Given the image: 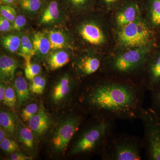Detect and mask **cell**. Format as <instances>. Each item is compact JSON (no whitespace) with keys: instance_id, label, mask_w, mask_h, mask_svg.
<instances>
[{"instance_id":"obj_31","label":"cell","mask_w":160,"mask_h":160,"mask_svg":"<svg viewBox=\"0 0 160 160\" xmlns=\"http://www.w3.org/2000/svg\"><path fill=\"white\" fill-rule=\"evenodd\" d=\"M39 107L35 103H30L21 112L20 116L23 121L29 122V120L37 112Z\"/></svg>"},{"instance_id":"obj_6","label":"cell","mask_w":160,"mask_h":160,"mask_svg":"<svg viewBox=\"0 0 160 160\" xmlns=\"http://www.w3.org/2000/svg\"><path fill=\"white\" fill-rule=\"evenodd\" d=\"M143 150L142 139L113 132L107 139L101 155L104 160H140Z\"/></svg>"},{"instance_id":"obj_14","label":"cell","mask_w":160,"mask_h":160,"mask_svg":"<svg viewBox=\"0 0 160 160\" xmlns=\"http://www.w3.org/2000/svg\"><path fill=\"white\" fill-rule=\"evenodd\" d=\"M76 84L69 74H64L52 86L49 95L51 102L55 104L62 102L68 97Z\"/></svg>"},{"instance_id":"obj_15","label":"cell","mask_w":160,"mask_h":160,"mask_svg":"<svg viewBox=\"0 0 160 160\" xmlns=\"http://www.w3.org/2000/svg\"><path fill=\"white\" fill-rule=\"evenodd\" d=\"M143 16L160 38V0H142Z\"/></svg>"},{"instance_id":"obj_20","label":"cell","mask_w":160,"mask_h":160,"mask_svg":"<svg viewBox=\"0 0 160 160\" xmlns=\"http://www.w3.org/2000/svg\"><path fill=\"white\" fill-rule=\"evenodd\" d=\"M49 40L51 50L72 48V42L64 32L60 29H51L46 33Z\"/></svg>"},{"instance_id":"obj_38","label":"cell","mask_w":160,"mask_h":160,"mask_svg":"<svg viewBox=\"0 0 160 160\" xmlns=\"http://www.w3.org/2000/svg\"><path fill=\"white\" fill-rule=\"evenodd\" d=\"M6 87L3 82L1 83L0 85V101L3 102L6 93Z\"/></svg>"},{"instance_id":"obj_33","label":"cell","mask_w":160,"mask_h":160,"mask_svg":"<svg viewBox=\"0 0 160 160\" xmlns=\"http://www.w3.org/2000/svg\"><path fill=\"white\" fill-rule=\"evenodd\" d=\"M1 15L13 23L17 16L16 12L13 7L10 5L2 4L0 6Z\"/></svg>"},{"instance_id":"obj_29","label":"cell","mask_w":160,"mask_h":160,"mask_svg":"<svg viewBox=\"0 0 160 160\" xmlns=\"http://www.w3.org/2000/svg\"><path fill=\"white\" fill-rule=\"evenodd\" d=\"M2 102L7 107L14 108L17 103V98L14 88L10 86H6V93Z\"/></svg>"},{"instance_id":"obj_16","label":"cell","mask_w":160,"mask_h":160,"mask_svg":"<svg viewBox=\"0 0 160 160\" xmlns=\"http://www.w3.org/2000/svg\"><path fill=\"white\" fill-rule=\"evenodd\" d=\"M65 9L78 17L98 8L96 0H62Z\"/></svg>"},{"instance_id":"obj_18","label":"cell","mask_w":160,"mask_h":160,"mask_svg":"<svg viewBox=\"0 0 160 160\" xmlns=\"http://www.w3.org/2000/svg\"><path fill=\"white\" fill-rule=\"evenodd\" d=\"M46 58V66L49 70L54 71L68 64L71 54L66 49H60L52 51Z\"/></svg>"},{"instance_id":"obj_5","label":"cell","mask_w":160,"mask_h":160,"mask_svg":"<svg viewBox=\"0 0 160 160\" xmlns=\"http://www.w3.org/2000/svg\"><path fill=\"white\" fill-rule=\"evenodd\" d=\"M115 34V48H155L160 42V38L143 16L116 32Z\"/></svg>"},{"instance_id":"obj_4","label":"cell","mask_w":160,"mask_h":160,"mask_svg":"<svg viewBox=\"0 0 160 160\" xmlns=\"http://www.w3.org/2000/svg\"><path fill=\"white\" fill-rule=\"evenodd\" d=\"M96 118L94 123L80 132L72 148V154H89L98 151L102 153L107 139L114 132L116 121Z\"/></svg>"},{"instance_id":"obj_19","label":"cell","mask_w":160,"mask_h":160,"mask_svg":"<svg viewBox=\"0 0 160 160\" xmlns=\"http://www.w3.org/2000/svg\"><path fill=\"white\" fill-rule=\"evenodd\" d=\"M32 41L34 47L35 55L41 59L47 58L51 50V46L46 33L41 32H35Z\"/></svg>"},{"instance_id":"obj_30","label":"cell","mask_w":160,"mask_h":160,"mask_svg":"<svg viewBox=\"0 0 160 160\" xmlns=\"http://www.w3.org/2000/svg\"><path fill=\"white\" fill-rule=\"evenodd\" d=\"M151 107L152 111L160 118V86L150 91Z\"/></svg>"},{"instance_id":"obj_28","label":"cell","mask_w":160,"mask_h":160,"mask_svg":"<svg viewBox=\"0 0 160 160\" xmlns=\"http://www.w3.org/2000/svg\"><path fill=\"white\" fill-rule=\"evenodd\" d=\"M98 7L108 13L122 4L126 0H96Z\"/></svg>"},{"instance_id":"obj_7","label":"cell","mask_w":160,"mask_h":160,"mask_svg":"<svg viewBox=\"0 0 160 160\" xmlns=\"http://www.w3.org/2000/svg\"><path fill=\"white\" fill-rule=\"evenodd\" d=\"M140 119L142 122L143 149L148 160H160V118L149 107L143 109Z\"/></svg>"},{"instance_id":"obj_17","label":"cell","mask_w":160,"mask_h":160,"mask_svg":"<svg viewBox=\"0 0 160 160\" xmlns=\"http://www.w3.org/2000/svg\"><path fill=\"white\" fill-rule=\"evenodd\" d=\"M17 138L27 150L32 152L34 149L35 135L29 126L18 119L15 130Z\"/></svg>"},{"instance_id":"obj_10","label":"cell","mask_w":160,"mask_h":160,"mask_svg":"<svg viewBox=\"0 0 160 160\" xmlns=\"http://www.w3.org/2000/svg\"><path fill=\"white\" fill-rule=\"evenodd\" d=\"M74 61V66L77 74L80 78H86L102 71L105 55L92 50H82Z\"/></svg>"},{"instance_id":"obj_2","label":"cell","mask_w":160,"mask_h":160,"mask_svg":"<svg viewBox=\"0 0 160 160\" xmlns=\"http://www.w3.org/2000/svg\"><path fill=\"white\" fill-rule=\"evenodd\" d=\"M78 17L75 31L82 50L92 49L104 55L110 53L116 41L109 13L98 8Z\"/></svg>"},{"instance_id":"obj_8","label":"cell","mask_w":160,"mask_h":160,"mask_svg":"<svg viewBox=\"0 0 160 160\" xmlns=\"http://www.w3.org/2000/svg\"><path fill=\"white\" fill-rule=\"evenodd\" d=\"M84 119L81 115H72L61 121L52 130L50 143L56 153H62L66 151L72 139L79 130Z\"/></svg>"},{"instance_id":"obj_23","label":"cell","mask_w":160,"mask_h":160,"mask_svg":"<svg viewBox=\"0 0 160 160\" xmlns=\"http://www.w3.org/2000/svg\"><path fill=\"white\" fill-rule=\"evenodd\" d=\"M18 119L13 112L1 109L0 125L9 134H13L15 132Z\"/></svg>"},{"instance_id":"obj_24","label":"cell","mask_w":160,"mask_h":160,"mask_svg":"<svg viewBox=\"0 0 160 160\" xmlns=\"http://www.w3.org/2000/svg\"><path fill=\"white\" fill-rule=\"evenodd\" d=\"M46 0H17L18 6L23 12L35 14L41 11Z\"/></svg>"},{"instance_id":"obj_12","label":"cell","mask_w":160,"mask_h":160,"mask_svg":"<svg viewBox=\"0 0 160 160\" xmlns=\"http://www.w3.org/2000/svg\"><path fill=\"white\" fill-rule=\"evenodd\" d=\"M65 8L62 0H46L40 11L39 23L42 25L55 24L61 19Z\"/></svg>"},{"instance_id":"obj_3","label":"cell","mask_w":160,"mask_h":160,"mask_svg":"<svg viewBox=\"0 0 160 160\" xmlns=\"http://www.w3.org/2000/svg\"><path fill=\"white\" fill-rule=\"evenodd\" d=\"M155 48H115L104 57L101 73L112 78L141 83L147 60Z\"/></svg>"},{"instance_id":"obj_27","label":"cell","mask_w":160,"mask_h":160,"mask_svg":"<svg viewBox=\"0 0 160 160\" xmlns=\"http://www.w3.org/2000/svg\"><path fill=\"white\" fill-rule=\"evenodd\" d=\"M31 85L29 87L30 91L33 94H42L46 87V79L41 76H37L32 80Z\"/></svg>"},{"instance_id":"obj_9","label":"cell","mask_w":160,"mask_h":160,"mask_svg":"<svg viewBox=\"0 0 160 160\" xmlns=\"http://www.w3.org/2000/svg\"><path fill=\"white\" fill-rule=\"evenodd\" d=\"M142 0H126L109 13L110 23L115 32L143 16Z\"/></svg>"},{"instance_id":"obj_40","label":"cell","mask_w":160,"mask_h":160,"mask_svg":"<svg viewBox=\"0 0 160 160\" xmlns=\"http://www.w3.org/2000/svg\"><path fill=\"white\" fill-rule=\"evenodd\" d=\"M17 0H1V2L4 4H8V5H10V4H13L15 2H17Z\"/></svg>"},{"instance_id":"obj_34","label":"cell","mask_w":160,"mask_h":160,"mask_svg":"<svg viewBox=\"0 0 160 160\" xmlns=\"http://www.w3.org/2000/svg\"><path fill=\"white\" fill-rule=\"evenodd\" d=\"M0 147L3 151L9 153L16 152L19 149L16 142L8 138L4 139L0 142Z\"/></svg>"},{"instance_id":"obj_11","label":"cell","mask_w":160,"mask_h":160,"mask_svg":"<svg viewBox=\"0 0 160 160\" xmlns=\"http://www.w3.org/2000/svg\"><path fill=\"white\" fill-rule=\"evenodd\" d=\"M141 83L150 92L160 86V42L149 55Z\"/></svg>"},{"instance_id":"obj_26","label":"cell","mask_w":160,"mask_h":160,"mask_svg":"<svg viewBox=\"0 0 160 160\" xmlns=\"http://www.w3.org/2000/svg\"><path fill=\"white\" fill-rule=\"evenodd\" d=\"M22 36L18 34H9L3 37L2 44L3 47L11 52L19 51Z\"/></svg>"},{"instance_id":"obj_13","label":"cell","mask_w":160,"mask_h":160,"mask_svg":"<svg viewBox=\"0 0 160 160\" xmlns=\"http://www.w3.org/2000/svg\"><path fill=\"white\" fill-rule=\"evenodd\" d=\"M28 124L35 137L40 138L49 131L52 124V119L43 105H40L37 112L29 120Z\"/></svg>"},{"instance_id":"obj_22","label":"cell","mask_w":160,"mask_h":160,"mask_svg":"<svg viewBox=\"0 0 160 160\" xmlns=\"http://www.w3.org/2000/svg\"><path fill=\"white\" fill-rule=\"evenodd\" d=\"M14 88L17 98V105L19 107L30 98L29 88L24 78L18 77L15 79Z\"/></svg>"},{"instance_id":"obj_36","label":"cell","mask_w":160,"mask_h":160,"mask_svg":"<svg viewBox=\"0 0 160 160\" xmlns=\"http://www.w3.org/2000/svg\"><path fill=\"white\" fill-rule=\"evenodd\" d=\"M12 29L10 22L2 15L0 17V30L2 32H6Z\"/></svg>"},{"instance_id":"obj_35","label":"cell","mask_w":160,"mask_h":160,"mask_svg":"<svg viewBox=\"0 0 160 160\" xmlns=\"http://www.w3.org/2000/svg\"><path fill=\"white\" fill-rule=\"evenodd\" d=\"M27 20L22 15H18L12 23V29L15 31H20L26 26Z\"/></svg>"},{"instance_id":"obj_1","label":"cell","mask_w":160,"mask_h":160,"mask_svg":"<svg viewBox=\"0 0 160 160\" xmlns=\"http://www.w3.org/2000/svg\"><path fill=\"white\" fill-rule=\"evenodd\" d=\"M146 90L141 83L112 78L102 74L83 90L81 103L86 111L95 117L133 121L140 119Z\"/></svg>"},{"instance_id":"obj_21","label":"cell","mask_w":160,"mask_h":160,"mask_svg":"<svg viewBox=\"0 0 160 160\" xmlns=\"http://www.w3.org/2000/svg\"><path fill=\"white\" fill-rule=\"evenodd\" d=\"M17 60L6 55L0 58V76L1 82L11 81L14 78V74L18 67Z\"/></svg>"},{"instance_id":"obj_37","label":"cell","mask_w":160,"mask_h":160,"mask_svg":"<svg viewBox=\"0 0 160 160\" xmlns=\"http://www.w3.org/2000/svg\"><path fill=\"white\" fill-rule=\"evenodd\" d=\"M9 159L11 160H31L32 157L28 156L21 152H14L11 153L9 157Z\"/></svg>"},{"instance_id":"obj_25","label":"cell","mask_w":160,"mask_h":160,"mask_svg":"<svg viewBox=\"0 0 160 160\" xmlns=\"http://www.w3.org/2000/svg\"><path fill=\"white\" fill-rule=\"evenodd\" d=\"M18 54L24 58L25 63L31 62L32 58L35 55L34 47L32 39L26 35L21 38V44Z\"/></svg>"},{"instance_id":"obj_39","label":"cell","mask_w":160,"mask_h":160,"mask_svg":"<svg viewBox=\"0 0 160 160\" xmlns=\"http://www.w3.org/2000/svg\"><path fill=\"white\" fill-rule=\"evenodd\" d=\"M8 134H9L5 129L2 127L0 128V142H2L4 139L7 138Z\"/></svg>"},{"instance_id":"obj_32","label":"cell","mask_w":160,"mask_h":160,"mask_svg":"<svg viewBox=\"0 0 160 160\" xmlns=\"http://www.w3.org/2000/svg\"><path fill=\"white\" fill-rule=\"evenodd\" d=\"M41 66L39 64L31 62L26 63L25 74L26 79L32 81L39 74L41 71Z\"/></svg>"}]
</instances>
